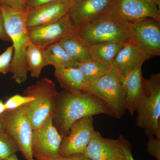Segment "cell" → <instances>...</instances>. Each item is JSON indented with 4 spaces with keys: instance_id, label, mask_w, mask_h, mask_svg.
Listing matches in <instances>:
<instances>
[{
    "instance_id": "f546056e",
    "label": "cell",
    "mask_w": 160,
    "mask_h": 160,
    "mask_svg": "<svg viewBox=\"0 0 160 160\" xmlns=\"http://www.w3.org/2000/svg\"><path fill=\"white\" fill-rule=\"evenodd\" d=\"M0 39L4 41H10L9 35L6 32L5 28V22L2 13L0 9Z\"/></svg>"
},
{
    "instance_id": "6da1fadb",
    "label": "cell",
    "mask_w": 160,
    "mask_h": 160,
    "mask_svg": "<svg viewBox=\"0 0 160 160\" xmlns=\"http://www.w3.org/2000/svg\"><path fill=\"white\" fill-rule=\"evenodd\" d=\"M101 114L111 117L108 108L94 95L85 91L64 90L58 92L56 98L52 122L63 138L78 120Z\"/></svg>"
},
{
    "instance_id": "e0dca14e",
    "label": "cell",
    "mask_w": 160,
    "mask_h": 160,
    "mask_svg": "<svg viewBox=\"0 0 160 160\" xmlns=\"http://www.w3.org/2000/svg\"><path fill=\"white\" fill-rule=\"evenodd\" d=\"M145 61L144 54L139 46L133 41L129 40L119 52L111 67L117 69L122 75L135 68L142 66Z\"/></svg>"
},
{
    "instance_id": "8992f818",
    "label": "cell",
    "mask_w": 160,
    "mask_h": 160,
    "mask_svg": "<svg viewBox=\"0 0 160 160\" xmlns=\"http://www.w3.org/2000/svg\"><path fill=\"white\" fill-rule=\"evenodd\" d=\"M129 23L107 14L96 21L77 29L76 34L89 46L107 42L126 43Z\"/></svg>"
},
{
    "instance_id": "5bb4252c",
    "label": "cell",
    "mask_w": 160,
    "mask_h": 160,
    "mask_svg": "<svg viewBox=\"0 0 160 160\" xmlns=\"http://www.w3.org/2000/svg\"><path fill=\"white\" fill-rule=\"evenodd\" d=\"M84 153L91 160H126L121 135L117 139L106 138L97 131Z\"/></svg>"
},
{
    "instance_id": "603a6c76",
    "label": "cell",
    "mask_w": 160,
    "mask_h": 160,
    "mask_svg": "<svg viewBox=\"0 0 160 160\" xmlns=\"http://www.w3.org/2000/svg\"><path fill=\"white\" fill-rule=\"evenodd\" d=\"M77 68L82 74L85 84L91 82L102 77L111 67L91 59L84 62L79 63Z\"/></svg>"
},
{
    "instance_id": "e575fe53",
    "label": "cell",
    "mask_w": 160,
    "mask_h": 160,
    "mask_svg": "<svg viewBox=\"0 0 160 160\" xmlns=\"http://www.w3.org/2000/svg\"><path fill=\"white\" fill-rule=\"evenodd\" d=\"M2 160H19L18 159L17 156L16 154V153L10 156L9 157L6 158Z\"/></svg>"
},
{
    "instance_id": "3957f363",
    "label": "cell",
    "mask_w": 160,
    "mask_h": 160,
    "mask_svg": "<svg viewBox=\"0 0 160 160\" xmlns=\"http://www.w3.org/2000/svg\"><path fill=\"white\" fill-rule=\"evenodd\" d=\"M136 125L148 138H160V73L144 80L143 93L136 108Z\"/></svg>"
},
{
    "instance_id": "2e32d148",
    "label": "cell",
    "mask_w": 160,
    "mask_h": 160,
    "mask_svg": "<svg viewBox=\"0 0 160 160\" xmlns=\"http://www.w3.org/2000/svg\"><path fill=\"white\" fill-rule=\"evenodd\" d=\"M144 80L142 66L121 75V83L126 92V110L131 115L134 114L136 108L142 96Z\"/></svg>"
},
{
    "instance_id": "7402d4cb",
    "label": "cell",
    "mask_w": 160,
    "mask_h": 160,
    "mask_svg": "<svg viewBox=\"0 0 160 160\" xmlns=\"http://www.w3.org/2000/svg\"><path fill=\"white\" fill-rule=\"evenodd\" d=\"M26 62L28 71L32 78H38L43 68L48 66L44 54V50L30 42L26 50Z\"/></svg>"
},
{
    "instance_id": "7a4b0ae2",
    "label": "cell",
    "mask_w": 160,
    "mask_h": 160,
    "mask_svg": "<svg viewBox=\"0 0 160 160\" xmlns=\"http://www.w3.org/2000/svg\"><path fill=\"white\" fill-rule=\"evenodd\" d=\"M5 28L14 47L13 57L9 72L12 77L19 85L27 80V69L26 62V50L30 42L26 24L27 10H18L4 4H0Z\"/></svg>"
},
{
    "instance_id": "9a60e30c",
    "label": "cell",
    "mask_w": 160,
    "mask_h": 160,
    "mask_svg": "<svg viewBox=\"0 0 160 160\" xmlns=\"http://www.w3.org/2000/svg\"><path fill=\"white\" fill-rule=\"evenodd\" d=\"M73 0H56L28 11L26 24L28 29L53 22L69 13Z\"/></svg>"
},
{
    "instance_id": "f1b7e54d",
    "label": "cell",
    "mask_w": 160,
    "mask_h": 160,
    "mask_svg": "<svg viewBox=\"0 0 160 160\" xmlns=\"http://www.w3.org/2000/svg\"><path fill=\"white\" fill-rule=\"evenodd\" d=\"M55 1L56 0H27L26 9L28 11H30Z\"/></svg>"
},
{
    "instance_id": "8d00e7d4",
    "label": "cell",
    "mask_w": 160,
    "mask_h": 160,
    "mask_svg": "<svg viewBox=\"0 0 160 160\" xmlns=\"http://www.w3.org/2000/svg\"><path fill=\"white\" fill-rule=\"evenodd\" d=\"M74 2H77V1H81V0H73Z\"/></svg>"
},
{
    "instance_id": "1f68e13d",
    "label": "cell",
    "mask_w": 160,
    "mask_h": 160,
    "mask_svg": "<svg viewBox=\"0 0 160 160\" xmlns=\"http://www.w3.org/2000/svg\"><path fill=\"white\" fill-rule=\"evenodd\" d=\"M121 136L124 145L126 160H135L132 153L131 146L130 143L123 136L121 135Z\"/></svg>"
},
{
    "instance_id": "d590c367",
    "label": "cell",
    "mask_w": 160,
    "mask_h": 160,
    "mask_svg": "<svg viewBox=\"0 0 160 160\" xmlns=\"http://www.w3.org/2000/svg\"><path fill=\"white\" fill-rule=\"evenodd\" d=\"M4 131V126L3 124L2 120L0 115V132Z\"/></svg>"
},
{
    "instance_id": "cb8c5ba5",
    "label": "cell",
    "mask_w": 160,
    "mask_h": 160,
    "mask_svg": "<svg viewBox=\"0 0 160 160\" xmlns=\"http://www.w3.org/2000/svg\"><path fill=\"white\" fill-rule=\"evenodd\" d=\"M19 151L13 140L4 130L0 132V160L4 159Z\"/></svg>"
},
{
    "instance_id": "74e56055",
    "label": "cell",
    "mask_w": 160,
    "mask_h": 160,
    "mask_svg": "<svg viewBox=\"0 0 160 160\" xmlns=\"http://www.w3.org/2000/svg\"><path fill=\"white\" fill-rule=\"evenodd\" d=\"M0 4H1V3H0Z\"/></svg>"
},
{
    "instance_id": "d6986e66",
    "label": "cell",
    "mask_w": 160,
    "mask_h": 160,
    "mask_svg": "<svg viewBox=\"0 0 160 160\" xmlns=\"http://www.w3.org/2000/svg\"><path fill=\"white\" fill-rule=\"evenodd\" d=\"M54 76L64 90L75 92L82 91L85 81L77 67H56L55 68Z\"/></svg>"
},
{
    "instance_id": "7c38bea8",
    "label": "cell",
    "mask_w": 160,
    "mask_h": 160,
    "mask_svg": "<svg viewBox=\"0 0 160 160\" xmlns=\"http://www.w3.org/2000/svg\"><path fill=\"white\" fill-rule=\"evenodd\" d=\"M76 32L68 13L53 22L28 29V35L30 42L44 49Z\"/></svg>"
},
{
    "instance_id": "8fae6325",
    "label": "cell",
    "mask_w": 160,
    "mask_h": 160,
    "mask_svg": "<svg viewBox=\"0 0 160 160\" xmlns=\"http://www.w3.org/2000/svg\"><path fill=\"white\" fill-rule=\"evenodd\" d=\"M95 132L93 117L78 120L72 125L67 135L62 139L59 157L84 153Z\"/></svg>"
},
{
    "instance_id": "5b68a950",
    "label": "cell",
    "mask_w": 160,
    "mask_h": 160,
    "mask_svg": "<svg viewBox=\"0 0 160 160\" xmlns=\"http://www.w3.org/2000/svg\"><path fill=\"white\" fill-rule=\"evenodd\" d=\"M58 92L52 80L42 78L27 87L23 95L34 98L27 104V111L32 129L42 126L52 115L55 101Z\"/></svg>"
},
{
    "instance_id": "484cf974",
    "label": "cell",
    "mask_w": 160,
    "mask_h": 160,
    "mask_svg": "<svg viewBox=\"0 0 160 160\" xmlns=\"http://www.w3.org/2000/svg\"><path fill=\"white\" fill-rule=\"evenodd\" d=\"M14 52V47L11 46L0 55V73L6 74L10 72Z\"/></svg>"
},
{
    "instance_id": "83f0119b",
    "label": "cell",
    "mask_w": 160,
    "mask_h": 160,
    "mask_svg": "<svg viewBox=\"0 0 160 160\" xmlns=\"http://www.w3.org/2000/svg\"><path fill=\"white\" fill-rule=\"evenodd\" d=\"M27 0H0V4H4L7 6L18 9V10H26V4Z\"/></svg>"
},
{
    "instance_id": "d6a6232c",
    "label": "cell",
    "mask_w": 160,
    "mask_h": 160,
    "mask_svg": "<svg viewBox=\"0 0 160 160\" xmlns=\"http://www.w3.org/2000/svg\"><path fill=\"white\" fill-rule=\"evenodd\" d=\"M6 111V107H5V103L2 101L0 100V115L2 114Z\"/></svg>"
},
{
    "instance_id": "277c9868",
    "label": "cell",
    "mask_w": 160,
    "mask_h": 160,
    "mask_svg": "<svg viewBox=\"0 0 160 160\" xmlns=\"http://www.w3.org/2000/svg\"><path fill=\"white\" fill-rule=\"evenodd\" d=\"M121 77L119 72L111 67L102 77L85 83L82 89L97 97L109 109L111 117L118 119L122 117L126 110V92Z\"/></svg>"
},
{
    "instance_id": "ffe728a7",
    "label": "cell",
    "mask_w": 160,
    "mask_h": 160,
    "mask_svg": "<svg viewBox=\"0 0 160 160\" xmlns=\"http://www.w3.org/2000/svg\"><path fill=\"white\" fill-rule=\"evenodd\" d=\"M125 43L107 42L90 46L91 59L111 67L112 64Z\"/></svg>"
},
{
    "instance_id": "30bf717a",
    "label": "cell",
    "mask_w": 160,
    "mask_h": 160,
    "mask_svg": "<svg viewBox=\"0 0 160 160\" xmlns=\"http://www.w3.org/2000/svg\"><path fill=\"white\" fill-rule=\"evenodd\" d=\"M127 23L152 18L160 22V10L156 4L144 0H113L107 13Z\"/></svg>"
},
{
    "instance_id": "9c48e42d",
    "label": "cell",
    "mask_w": 160,
    "mask_h": 160,
    "mask_svg": "<svg viewBox=\"0 0 160 160\" xmlns=\"http://www.w3.org/2000/svg\"><path fill=\"white\" fill-rule=\"evenodd\" d=\"M62 137L52 122V115L32 131V150L37 160H54L59 157Z\"/></svg>"
},
{
    "instance_id": "ba28073f",
    "label": "cell",
    "mask_w": 160,
    "mask_h": 160,
    "mask_svg": "<svg viewBox=\"0 0 160 160\" xmlns=\"http://www.w3.org/2000/svg\"><path fill=\"white\" fill-rule=\"evenodd\" d=\"M128 36L139 46L145 60L160 56V22L146 18L136 22L129 23Z\"/></svg>"
},
{
    "instance_id": "ac0fdd59",
    "label": "cell",
    "mask_w": 160,
    "mask_h": 160,
    "mask_svg": "<svg viewBox=\"0 0 160 160\" xmlns=\"http://www.w3.org/2000/svg\"><path fill=\"white\" fill-rule=\"evenodd\" d=\"M59 42L69 56L78 62H84L92 59L90 46L76 33L66 36Z\"/></svg>"
},
{
    "instance_id": "4fadbf2b",
    "label": "cell",
    "mask_w": 160,
    "mask_h": 160,
    "mask_svg": "<svg viewBox=\"0 0 160 160\" xmlns=\"http://www.w3.org/2000/svg\"><path fill=\"white\" fill-rule=\"evenodd\" d=\"M113 0H81L74 2L69 14L75 29L86 26L105 16Z\"/></svg>"
},
{
    "instance_id": "4316f807",
    "label": "cell",
    "mask_w": 160,
    "mask_h": 160,
    "mask_svg": "<svg viewBox=\"0 0 160 160\" xmlns=\"http://www.w3.org/2000/svg\"><path fill=\"white\" fill-rule=\"evenodd\" d=\"M146 143V151L148 154L157 160H160V138L150 137Z\"/></svg>"
},
{
    "instance_id": "4dcf8cb0",
    "label": "cell",
    "mask_w": 160,
    "mask_h": 160,
    "mask_svg": "<svg viewBox=\"0 0 160 160\" xmlns=\"http://www.w3.org/2000/svg\"><path fill=\"white\" fill-rule=\"evenodd\" d=\"M54 160H91L86 157L84 153H76L65 157H59Z\"/></svg>"
},
{
    "instance_id": "52a82bcc",
    "label": "cell",
    "mask_w": 160,
    "mask_h": 160,
    "mask_svg": "<svg viewBox=\"0 0 160 160\" xmlns=\"http://www.w3.org/2000/svg\"><path fill=\"white\" fill-rule=\"evenodd\" d=\"M27 104L6 110L1 116L4 130L14 141L23 157L26 160H35L32 150L33 129L27 113Z\"/></svg>"
},
{
    "instance_id": "44dd1931",
    "label": "cell",
    "mask_w": 160,
    "mask_h": 160,
    "mask_svg": "<svg viewBox=\"0 0 160 160\" xmlns=\"http://www.w3.org/2000/svg\"><path fill=\"white\" fill-rule=\"evenodd\" d=\"M44 54L49 65L56 67H77L79 62L69 56L59 42L47 46Z\"/></svg>"
},
{
    "instance_id": "d4e9b609",
    "label": "cell",
    "mask_w": 160,
    "mask_h": 160,
    "mask_svg": "<svg viewBox=\"0 0 160 160\" xmlns=\"http://www.w3.org/2000/svg\"><path fill=\"white\" fill-rule=\"evenodd\" d=\"M34 100V98L26 96L16 94L9 98L5 103L6 110H12L19 108Z\"/></svg>"
},
{
    "instance_id": "836d02e7",
    "label": "cell",
    "mask_w": 160,
    "mask_h": 160,
    "mask_svg": "<svg viewBox=\"0 0 160 160\" xmlns=\"http://www.w3.org/2000/svg\"><path fill=\"white\" fill-rule=\"evenodd\" d=\"M148 2L152 3V4H156L159 9H160V0H144Z\"/></svg>"
}]
</instances>
